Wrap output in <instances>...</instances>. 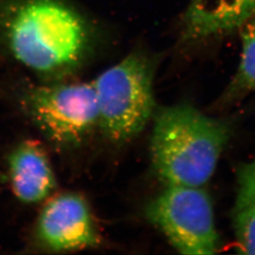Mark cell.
I'll return each instance as SVG.
<instances>
[{
    "mask_svg": "<svg viewBox=\"0 0 255 255\" xmlns=\"http://www.w3.org/2000/svg\"><path fill=\"white\" fill-rule=\"evenodd\" d=\"M2 33L18 62L50 79L74 70L90 44L86 21L61 0L12 3L3 17Z\"/></svg>",
    "mask_w": 255,
    "mask_h": 255,
    "instance_id": "1",
    "label": "cell"
},
{
    "mask_svg": "<svg viewBox=\"0 0 255 255\" xmlns=\"http://www.w3.org/2000/svg\"><path fill=\"white\" fill-rule=\"evenodd\" d=\"M225 122L188 105L164 107L155 117L151 154L166 185L202 187L215 172L229 138Z\"/></svg>",
    "mask_w": 255,
    "mask_h": 255,
    "instance_id": "2",
    "label": "cell"
},
{
    "mask_svg": "<svg viewBox=\"0 0 255 255\" xmlns=\"http://www.w3.org/2000/svg\"><path fill=\"white\" fill-rule=\"evenodd\" d=\"M152 60L133 51L94 82L99 126L115 142H124L146 127L154 109Z\"/></svg>",
    "mask_w": 255,
    "mask_h": 255,
    "instance_id": "3",
    "label": "cell"
},
{
    "mask_svg": "<svg viewBox=\"0 0 255 255\" xmlns=\"http://www.w3.org/2000/svg\"><path fill=\"white\" fill-rule=\"evenodd\" d=\"M23 104L37 127L61 146L81 142L99 125V106L93 82H56L31 86Z\"/></svg>",
    "mask_w": 255,
    "mask_h": 255,
    "instance_id": "4",
    "label": "cell"
},
{
    "mask_svg": "<svg viewBox=\"0 0 255 255\" xmlns=\"http://www.w3.org/2000/svg\"><path fill=\"white\" fill-rule=\"evenodd\" d=\"M146 216L180 254L213 255L219 249L212 202L201 187L166 185Z\"/></svg>",
    "mask_w": 255,
    "mask_h": 255,
    "instance_id": "5",
    "label": "cell"
},
{
    "mask_svg": "<svg viewBox=\"0 0 255 255\" xmlns=\"http://www.w3.org/2000/svg\"><path fill=\"white\" fill-rule=\"evenodd\" d=\"M35 233L39 243L54 253L78 251L100 243L87 202L71 192L46 200L39 214Z\"/></svg>",
    "mask_w": 255,
    "mask_h": 255,
    "instance_id": "6",
    "label": "cell"
},
{
    "mask_svg": "<svg viewBox=\"0 0 255 255\" xmlns=\"http://www.w3.org/2000/svg\"><path fill=\"white\" fill-rule=\"evenodd\" d=\"M255 18V0H190L182 17V39L200 42L225 36Z\"/></svg>",
    "mask_w": 255,
    "mask_h": 255,
    "instance_id": "7",
    "label": "cell"
},
{
    "mask_svg": "<svg viewBox=\"0 0 255 255\" xmlns=\"http://www.w3.org/2000/svg\"><path fill=\"white\" fill-rule=\"evenodd\" d=\"M7 180L16 199L27 204L46 201L57 186L48 156L34 140L19 143L9 153Z\"/></svg>",
    "mask_w": 255,
    "mask_h": 255,
    "instance_id": "8",
    "label": "cell"
},
{
    "mask_svg": "<svg viewBox=\"0 0 255 255\" xmlns=\"http://www.w3.org/2000/svg\"><path fill=\"white\" fill-rule=\"evenodd\" d=\"M242 52L237 73L227 88L224 99L234 101L255 91V18L239 29Z\"/></svg>",
    "mask_w": 255,
    "mask_h": 255,
    "instance_id": "9",
    "label": "cell"
},
{
    "mask_svg": "<svg viewBox=\"0 0 255 255\" xmlns=\"http://www.w3.org/2000/svg\"><path fill=\"white\" fill-rule=\"evenodd\" d=\"M235 230L240 253L255 255V202L236 206Z\"/></svg>",
    "mask_w": 255,
    "mask_h": 255,
    "instance_id": "10",
    "label": "cell"
},
{
    "mask_svg": "<svg viewBox=\"0 0 255 255\" xmlns=\"http://www.w3.org/2000/svg\"><path fill=\"white\" fill-rule=\"evenodd\" d=\"M238 187L236 206L255 202V161L244 165L239 171Z\"/></svg>",
    "mask_w": 255,
    "mask_h": 255,
    "instance_id": "11",
    "label": "cell"
},
{
    "mask_svg": "<svg viewBox=\"0 0 255 255\" xmlns=\"http://www.w3.org/2000/svg\"><path fill=\"white\" fill-rule=\"evenodd\" d=\"M7 180V176L4 174L0 173V182H4Z\"/></svg>",
    "mask_w": 255,
    "mask_h": 255,
    "instance_id": "12",
    "label": "cell"
}]
</instances>
